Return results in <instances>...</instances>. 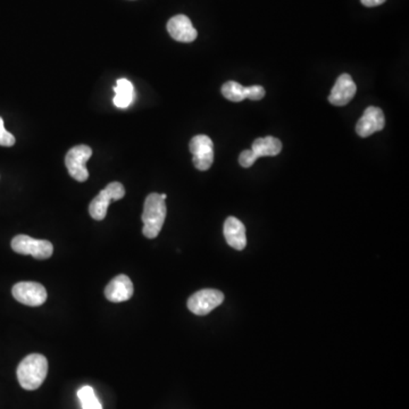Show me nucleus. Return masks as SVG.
Returning a JSON list of instances; mask_svg holds the SVG:
<instances>
[{
	"label": "nucleus",
	"mask_w": 409,
	"mask_h": 409,
	"mask_svg": "<svg viewBox=\"0 0 409 409\" xmlns=\"http://www.w3.org/2000/svg\"><path fill=\"white\" fill-rule=\"evenodd\" d=\"M48 374V360L44 355L31 354L26 356L18 367V379L25 390H35L44 384Z\"/></svg>",
	"instance_id": "f257e3e1"
},
{
	"label": "nucleus",
	"mask_w": 409,
	"mask_h": 409,
	"mask_svg": "<svg viewBox=\"0 0 409 409\" xmlns=\"http://www.w3.org/2000/svg\"><path fill=\"white\" fill-rule=\"evenodd\" d=\"M166 204L159 193H150L146 198L142 213L144 229L142 234L148 239H154L159 236L166 219Z\"/></svg>",
	"instance_id": "f03ea898"
},
{
	"label": "nucleus",
	"mask_w": 409,
	"mask_h": 409,
	"mask_svg": "<svg viewBox=\"0 0 409 409\" xmlns=\"http://www.w3.org/2000/svg\"><path fill=\"white\" fill-rule=\"evenodd\" d=\"M12 248L21 255H31L35 260H48L54 253V246L48 240L33 239L25 234H18L12 240Z\"/></svg>",
	"instance_id": "7ed1b4c3"
},
{
	"label": "nucleus",
	"mask_w": 409,
	"mask_h": 409,
	"mask_svg": "<svg viewBox=\"0 0 409 409\" xmlns=\"http://www.w3.org/2000/svg\"><path fill=\"white\" fill-rule=\"evenodd\" d=\"M125 196V189L120 182H112L101 190L98 196L90 202L89 213L93 219L103 221L106 217L107 209L113 200H120Z\"/></svg>",
	"instance_id": "20e7f679"
},
{
	"label": "nucleus",
	"mask_w": 409,
	"mask_h": 409,
	"mask_svg": "<svg viewBox=\"0 0 409 409\" xmlns=\"http://www.w3.org/2000/svg\"><path fill=\"white\" fill-rule=\"evenodd\" d=\"M93 155V149L86 144H80L69 150L65 157V165L69 175L79 182L87 181L89 178L86 164Z\"/></svg>",
	"instance_id": "39448f33"
},
{
	"label": "nucleus",
	"mask_w": 409,
	"mask_h": 409,
	"mask_svg": "<svg viewBox=\"0 0 409 409\" xmlns=\"http://www.w3.org/2000/svg\"><path fill=\"white\" fill-rule=\"evenodd\" d=\"M224 300V294L219 290L214 289H204L200 292L193 294L189 300H188V309H190L191 313L198 315V316H204L209 314L212 311L219 307Z\"/></svg>",
	"instance_id": "423d86ee"
},
{
	"label": "nucleus",
	"mask_w": 409,
	"mask_h": 409,
	"mask_svg": "<svg viewBox=\"0 0 409 409\" xmlns=\"http://www.w3.org/2000/svg\"><path fill=\"white\" fill-rule=\"evenodd\" d=\"M190 151L192 163L199 171L211 168L214 161V144L212 139L204 134L193 137L190 142Z\"/></svg>",
	"instance_id": "0eeeda50"
},
{
	"label": "nucleus",
	"mask_w": 409,
	"mask_h": 409,
	"mask_svg": "<svg viewBox=\"0 0 409 409\" xmlns=\"http://www.w3.org/2000/svg\"><path fill=\"white\" fill-rule=\"evenodd\" d=\"M13 296L18 303L37 307L47 300V292L44 285L37 282H18L13 287Z\"/></svg>",
	"instance_id": "6e6552de"
},
{
	"label": "nucleus",
	"mask_w": 409,
	"mask_h": 409,
	"mask_svg": "<svg viewBox=\"0 0 409 409\" xmlns=\"http://www.w3.org/2000/svg\"><path fill=\"white\" fill-rule=\"evenodd\" d=\"M386 125V117L380 108L369 106L366 108L363 116L359 118L356 125V132L362 138L372 136L373 133L384 130Z\"/></svg>",
	"instance_id": "1a4fd4ad"
},
{
	"label": "nucleus",
	"mask_w": 409,
	"mask_h": 409,
	"mask_svg": "<svg viewBox=\"0 0 409 409\" xmlns=\"http://www.w3.org/2000/svg\"><path fill=\"white\" fill-rule=\"evenodd\" d=\"M168 31L174 40L179 42H192L198 37V32L193 28L190 18L185 15H175L168 21Z\"/></svg>",
	"instance_id": "9d476101"
},
{
	"label": "nucleus",
	"mask_w": 409,
	"mask_h": 409,
	"mask_svg": "<svg viewBox=\"0 0 409 409\" xmlns=\"http://www.w3.org/2000/svg\"><path fill=\"white\" fill-rule=\"evenodd\" d=\"M357 91V87L354 80L349 74H341L332 88L329 96V101L335 106H346L350 103Z\"/></svg>",
	"instance_id": "9b49d317"
},
{
	"label": "nucleus",
	"mask_w": 409,
	"mask_h": 409,
	"mask_svg": "<svg viewBox=\"0 0 409 409\" xmlns=\"http://www.w3.org/2000/svg\"><path fill=\"white\" fill-rule=\"evenodd\" d=\"M132 281L125 274L117 275L105 288V297L112 303H123L133 296Z\"/></svg>",
	"instance_id": "f8f14e48"
},
{
	"label": "nucleus",
	"mask_w": 409,
	"mask_h": 409,
	"mask_svg": "<svg viewBox=\"0 0 409 409\" xmlns=\"http://www.w3.org/2000/svg\"><path fill=\"white\" fill-rule=\"evenodd\" d=\"M224 236L228 245L236 250H243L247 245L246 228L236 217H230L224 223Z\"/></svg>",
	"instance_id": "ddd939ff"
},
{
	"label": "nucleus",
	"mask_w": 409,
	"mask_h": 409,
	"mask_svg": "<svg viewBox=\"0 0 409 409\" xmlns=\"http://www.w3.org/2000/svg\"><path fill=\"white\" fill-rule=\"evenodd\" d=\"M251 150L256 156L257 159H260V157L277 156L282 150V142H280L279 139L271 136L258 138L251 146Z\"/></svg>",
	"instance_id": "4468645a"
},
{
	"label": "nucleus",
	"mask_w": 409,
	"mask_h": 409,
	"mask_svg": "<svg viewBox=\"0 0 409 409\" xmlns=\"http://www.w3.org/2000/svg\"><path fill=\"white\" fill-rule=\"evenodd\" d=\"M115 97H114V105L117 108H127L130 106L134 99V88L130 81L127 79H120L117 80L116 87H114Z\"/></svg>",
	"instance_id": "2eb2a0df"
},
{
	"label": "nucleus",
	"mask_w": 409,
	"mask_h": 409,
	"mask_svg": "<svg viewBox=\"0 0 409 409\" xmlns=\"http://www.w3.org/2000/svg\"><path fill=\"white\" fill-rule=\"evenodd\" d=\"M222 95L228 100L234 103H240V101L249 99L250 97V87H245L238 83L236 81H229L226 83L223 84Z\"/></svg>",
	"instance_id": "dca6fc26"
},
{
	"label": "nucleus",
	"mask_w": 409,
	"mask_h": 409,
	"mask_svg": "<svg viewBox=\"0 0 409 409\" xmlns=\"http://www.w3.org/2000/svg\"><path fill=\"white\" fill-rule=\"evenodd\" d=\"M78 397L83 409H103L100 401L96 397L95 391L91 386H82L78 391Z\"/></svg>",
	"instance_id": "f3484780"
},
{
	"label": "nucleus",
	"mask_w": 409,
	"mask_h": 409,
	"mask_svg": "<svg viewBox=\"0 0 409 409\" xmlns=\"http://www.w3.org/2000/svg\"><path fill=\"white\" fill-rule=\"evenodd\" d=\"M15 144V138L12 133L5 129L4 125V120L0 117V146L4 147H12Z\"/></svg>",
	"instance_id": "a211bd4d"
},
{
	"label": "nucleus",
	"mask_w": 409,
	"mask_h": 409,
	"mask_svg": "<svg viewBox=\"0 0 409 409\" xmlns=\"http://www.w3.org/2000/svg\"><path fill=\"white\" fill-rule=\"evenodd\" d=\"M256 161L257 157L251 149L243 150V151L240 154L239 164L241 165L242 168H251Z\"/></svg>",
	"instance_id": "6ab92c4d"
},
{
	"label": "nucleus",
	"mask_w": 409,
	"mask_h": 409,
	"mask_svg": "<svg viewBox=\"0 0 409 409\" xmlns=\"http://www.w3.org/2000/svg\"><path fill=\"white\" fill-rule=\"evenodd\" d=\"M265 97V89L262 86H250V100H260Z\"/></svg>",
	"instance_id": "aec40b11"
},
{
	"label": "nucleus",
	"mask_w": 409,
	"mask_h": 409,
	"mask_svg": "<svg viewBox=\"0 0 409 409\" xmlns=\"http://www.w3.org/2000/svg\"><path fill=\"white\" fill-rule=\"evenodd\" d=\"M364 6L376 7L380 6L382 4L386 3V0H360Z\"/></svg>",
	"instance_id": "412c9836"
}]
</instances>
